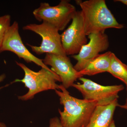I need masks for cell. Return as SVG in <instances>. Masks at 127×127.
<instances>
[{
    "label": "cell",
    "instance_id": "5b68a950",
    "mask_svg": "<svg viewBox=\"0 0 127 127\" xmlns=\"http://www.w3.org/2000/svg\"><path fill=\"white\" fill-rule=\"evenodd\" d=\"M23 29L35 32L41 37L42 40L39 46L27 44L36 54L66 55L63 47L59 31L52 25L45 22L40 24L31 23L24 26Z\"/></svg>",
    "mask_w": 127,
    "mask_h": 127
},
{
    "label": "cell",
    "instance_id": "7c38bea8",
    "mask_svg": "<svg viewBox=\"0 0 127 127\" xmlns=\"http://www.w3.org/2000/svg\"><path fill=\"white\" fill-rule=\"evenodd\" d=\"M112 53L111 52L108 51L100 54L83 70L79 71V73L82 76H93L101 73L108 72Z\"/></svg>",
    "mask_w": 127,
    "mask_h": 127
},
{
    "label": "cell",
    "instance_id": "2e32d148",
    "mask_svg": "<svg viewBox=\"0 0 127 127\" xmlns=\"http://www.w3.org/2000/svg\"><path fill=\"white\" fill-rule=\"evenodd\" d=\"M120 107L122 108H124L126 109H127V97L126 98V102H125V104L124 105H120Z\"/></svg>",
    "mask_w": 127,
    "mask_h": 127
},
{
    "label": "cell",
    "instance_id": "30bf717a",
    "mask_svg": "<svg viewBox=\"0 0 127 127\" xmlns=\"http://www.w3.org/2000/svg\"><path fill=\"white\" fill-rule=\"evenodd\" d=\"M43 61L46 65L51 66V70L60 77L62 85L66 89L72 87L77 79L83 76L75 70L66 55L46 54Z\"/></svg>",
    "mask_w": 127,
    "mask_h": 127
},
{
    "label": "cell",
    "instance_id": "6da1fadb",
    "mask_svg": "<svg viewBox=\"0 0 127 127\" xmlns=\"http://www.w3.org/2000/svg\"><path fill=\"white\" fill-rule=\"evenodd\" d=\"M55 92L59 97L63 111L58 109L60 119L63 127H86L94 111L97 106L96 102L80 99L71 96L67 89L59 85Z\"/></svg>",
    "mask_w": 127,
    "mask_h": 127
},
{
    "label": "cell",
    "instance_id": "9c48e42d",
    "mask_svg": "<svg viewBox=\"0 0 127 127\" xmlns=\"http://www.w3.org/2000/svg\"><path fill=\"white\" fill-rule=\"evenodd\" d=\"M89 41L82 47L77 55L72 56L77 61L74 68L82 70L100 54L107 50L109 46L108 37L104 32L92 33L88 35Z\"/></svg>",
    "mask_w": 127,
    "mask_h": 127
},
{
    "label": "cell",
    "instance_id": "277c9868",
    "mask_svg": "<svg viewBox=\"0 0 127 127\" xmlns=\"http://www.w3.org/2000/svg\"><path fill=\"white\" fill-rule=\"evenodd\" d=\"M77 11L70 1L62 0L55 6H50L47 2H41L32 14L37 20L49 23L59 31L65 28Z\"/></svg>",
    "mask_w": 127,
    "mask_h": 127
},
{
    "label": "cell",
    "instance_id": "3957f363",
    "mask_svg": "<svg viewBox=\"0 0 127 127\" xmlns=\"http://www.w3.org/2000/svg\"><path fill=\"white\" fill-rule=\"evenodd\" d=\"M16 64L24 71L23 79H16L13 82H21L25 87L29 89L28 92L23 95L18 96L19 100L26 101L31 100L37 94L43 91L59 89V85L57 82H61L60 77L53 71L41 68L37 72L32 71L24 64L16 61Z\"/></svg>",
    "mask_w": 127,
    "mask_h": 127
},
{
    "label": "cell",
    "instance_id": "9a60e30c",
    "mask_svg": "<svg viewBox=\"0 0 127 127\" xmlns=\"http://www.w3.org/2000/svg\"><path fill=\"white\" fill-rule=\"evenodd\" d=\"M49 127H63L60 119L57 117L53 118L50 120Z\"/></svg>",
    "mask_w": 127,
    "mask_h": 127
},
{
    "label": "cell",
    "instance_id": "e0dca14e",
    "mask_svg": "<svg viewBox=\"0 0 127 127\" xmlns=\"http://www.w3.org/2000/svg\"><path fill=\"white\" fill-rule=\"evenodd\" d=\"M6 78V75L5 74L0 75V83L3 81Z\"/></svg>",
    "mask_w": 127,
    "mask_h": 127
},
{
    "label": "cell",
    "instance_id": "5bb4252c",
    "mask_svg": "<svg viewBox=\"0 0 127 127\" xmlns=\"http://www.w3.org/2000/svg\"><path fill=\"white\" fill-rule=\"evenodd\" d=\"M11 16L6 15L0 17V47L2 45L5 35L11 26Z\"/></svg>",
    "mask_w": 127,
    "mask_h": 127
},
{
    "label": "cell",
    "instance_id": "52a82bcc",
    "mask_svg": "<svg viewBox=\"0 0 127 127\" xmlns=\"http://www.w3.org/2000/svg\"><path fill=\"white\" fill-rule=\"evenodd\" d=\"M6 51L15 53L20 59H23L27 63H34L41 68L52 70L44 64L43 59L35 56L25 46L19 33V25L16 21L8 28L0 47V53Z\"/></svg>",
    "mask_w": 127,
    "mask_h": 127
},
{
    "label": "cell",
    "instance_id": "7a4b0ae2",
    "mask_svg": "<svg viewBox=\"0 0 127 127\" xmlns=\"http://www.w3.org/2000/svg\"><path fill=\"white\" fill-rule=\"evenodd\" d=\"M80 6L84 31L87 36L104 32L108 28L121 29L124 26L118 22L104 0L77 1Z\"/></svg>",
    "mask_w": 127,
    "mask_h": 127
},
{
    "label": "cell",
    "instance_id": "ac0fdd59",
    "mask_svg": "<svg viewBox=\"0 0 127 127\" xmlns=\"http://www.w3.org/2000/svg\"><path fill=\"white\" fill-rule=\"evenodd\" d=\"M116 1L122 2L123 4L126 5L127 6V0H116Z\"/></svg>",
    "mask_w": 127,
    "mask_h": 127
},
{
    "label": "cell",
    "instance_id": "ba28073f",
    "mask_svg": "<svg viewBox=\"0 0 127 127\" xmlns=\"http://www.w3.org/2000/svg\"><path fill=\"white\" fill-rule=\"evenodd\" d=\"M81 11H77L71 25L61 34L62 44L66 55L78 54L82 47L87 44Z\"/></svg>",
    "mask_w": 127,
    "mask_h": 127
},
{
    "label": "cell",
    "instance_id": "44dd1931",
    "mask_svg": "<svg viewBox=\"0 0 127 127\" xmlns=\"http://www.w3.org/2000/svg\"><path fill=\"white\" fill-rule=\"evenodd\" d=\"M2 87H1L0 88V89L1 88H2Z\"/></svg>",
    "mask_w": 127,
    "mask_h": 127
},
{
    "label": "cell",
    "instance_id": "4fadbf2b",
    "mask_svg": "<svg viewBox=\"0 0 127 127\" xmlns=\"http://www.w3.org/2000/svg\"><path fill=\"white\" fill-rule=\"evenodd\" d=\"M108 72L120 79L127 87V65L124 63L112 53Z\"/></svg>",
    "mask_w": 127,
    "mask_h": 127
},
{
    "label": "cell",
    "instance_id": "d6986e66",
    "mask_svg": "<svg viewBox=\"0 0 127 127\" xmlns=\"http://www.w3.org/2000/svg\"><path fill=\"white\" fill-rule=\"evenodd\" d=\"M109 127H116L114 120H113V122L111 123V125H110Z\"/></svg>",
    "mask_w": 127,
    "mask_h": 127
},
{
    "label": "cell",
    "instance_id": "8fae6325",
    "mask_svg": "<svg viewBox=\"0 0 127 127\" xmlns=\"http://www.w3.org/2000/svg\"><path fill=\"white\" fill-rule=\"evenodd\" d=\"M120 106L118 100L106 106H97L86 127H109L113 120L116 107Z\"/></svg>",
    "mask_w": 127,
    "mask_h": 127
},
{
    "label": "cell",
    "instance_id": "8992f818",
    "mask_svg": "<svg viewBox=\"0 0 127 127\" xmlns=\"http://www.w3.org/2000/svg\"><path fill=\"white\" fill-rule=\"evenodd\" d=\"M78 79L82 84L74 83L72 87L81 92L83 99L96 102L97 106H106L118 100V93L124 88L123 85L102 86L82 77Z\"/></svg>",
    "mask_w": 127,
    "mask_h": 127
},
{
    "label": "cell",
    "instance_id": "ffe728a7",
    "mask_svg": "<svg viewBox=\"0 0 127 127\" xmlns=\"http://www.w3.org/2000/svg\"><path fill=\"white\" fill-rule=\"evenodd\" d=\"M0 127H7L4 123L0 122Z\"/></svg>",
    "mask_w": 127,
    "mask_h": 127
}]
</instances>
